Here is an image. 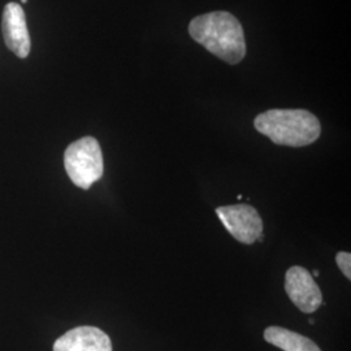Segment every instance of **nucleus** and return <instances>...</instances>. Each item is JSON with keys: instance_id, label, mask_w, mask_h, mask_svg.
Returning a JSON list of instances; mask_svg holds the SVG:
<instances>
[{"instance_id": "f03ea898", "label": "nucleus", "mask_w": 351, "mask_h": 351, "mask_svg": "<svg viewBox=\"0 0 351 351\" xmlns=\"http://www.w3.org/2000/svg\"><path fill=\"white\" fill-rule=\"evenodd\" d=\"M254 126L274 143L289 147L308 146L322 133L317 117L306 110H269L255 117Z\"/></svg>"}, {"instance_id": "7ed1b4c3", "label": "nucleus", "mask_w": 351, "mask_h": 351, "mask_svg": "<svg viewBox=\"0 0 351 351\" xmlns=\"http://www.w3.org/2000/svg\"><path fill=\"white\" fill-rule=\"evenodd\" d=\"M64 165L75 186L88 190L104 172L99 142L94 137H84L71 143L64 154Z\"/></svg>"}, {"instance_id": "39448f33", "label": "nucleus", "mask_w": 351, "mask_h": 351, "mask_svg": "<svg viewBox=\"0 0 351 351\" xmlns=\"http://www.w3.org/2000/svg\"><path fill=\"white\" fill-rule=\"evenodd\" d=\"M285 290L290 301L304 314H313L323 303L322 290L314 277L300 265L289 268L285 275Z\"/></svg>"}, {"instance_id": "9d476101", "label": "nucleus", "mask_w": 351, "mask_h": 351, "mask_svg": "<svg viewBox=\"0 0 351 351\" xmlns=\"http://www.w3.org/2000/svg\"><path fill=\"white\" fill-rule=\"evenodd\" d=\"M311 276L319 277V276H320V274H319V271H316V269H315L314 272H313V274H311Z\"/></svg>"}, {"instance_id": "20e7f679", "label": "nucleus", "mask_w": 351, "mask_h": 351, "mask_svg": "<svg viewBox=\"0 0 351 351\" xmlns=\"http://www.w3.org/2000/svg\"><path fill=\"white\" fill-rule=\"evenodd\" d=\"M216 213L226 230L241 243L252 245L263 234V220L259 213L249 204L219 207Z\"/></svg>"}, {"instance_id": "6e6552de", "label": "nucleus", "mask_w": 351, "mask_h": 351, "mask_svg": "<svg viewBox=\"0 0 351 351\" xmlns=\"http://www.w3.org/2000/svg\"><path fill=\"white\" fill-rule=\"evenodd\" d=\"M264 339L284 351H322L314 341L281 326H268Z\"/></svg>"}, {"instance_id": "f257e3e1", "label": "nucleus", "mask_w": 351, "mask_h": 351, "mask_svg": "<svg viewBox=\"0 0 351 351\" xmlns=\"http://www.w3.org/2000/svg\"><path fill=\"white\" fill-rule=\"evenodd\" d=\"M189 34L226 63L239 64L246 55L243 29L232 13L216 11L197 16L189 24Z\"/></svg>"}, {"instance_id": "9b49d317", "label": "nucleus", "mask_w": 351, "mask_h": 351, "mask_svg": "<svg viewBox=\"0 0 351 351\" xmlns=\"http://www.w3.org/2000/svg\"><path fill=\"white\" fill-rule=\"evenodd\" d=\"M26 1H27V0H21V3H23V4H25Z\"/></svg>"}, {"instance_id": "0eeeda50", "label": "nucleus", "mask_w": 351, "mask_h": 351, "mask_svg": "<svg viewBox=\"0 0 351 351\" xmlns=\"http://www.w3.org/2000/svg\"><path fill=\"white\" fill-rule=\"evenodd\" d=\"M53 351H112V343L97 326H77L55 341Z\"/></svg>"}, {"instance_id": "423d86ee", "label": "nucleus", "mask_w": 351, "mask_h": 351, "mask_svg": "<svg viewBox=\"0 0 351 351\" xmlns=\"http://www.w3.org/2000/svg\"><path fill=\"white\" fill-rule=\"evenodd\" d=\"M1 29L5 45L13 53L25 59L30 53L32 40L26 24L25 12L17 3H8L3 11Z\"/></svg>"}, {"instance_id": "1a4fd4ad", "label": "nucleus", "mask_w": 351, "mask_h": 351, "mask_svg": "<svg viewBox=\"0 0 351 351\" xmlns=\"http://www.w3.org/2000/svg\"><path fill=\"white\" fill-rule=\"evenodd\" d=\"M336 263L339 265L341 272L348 280H351V254L346 251H339L336 255Z\"/></svg>"}]
</instances>
